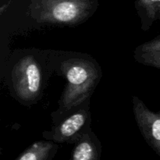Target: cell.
<instances>
[{"label": "cell", "mask_w": 160, "mask_h": 160, "mask_svg": "<svg viewBox=\"0 0 160 160\" xmlns=\"http://www.w3.org/2000/svg\"><path fill=\"white\" fill-rule=\"evenodd\" d=\"M67 79L59 101V112L63 113L89 99L99 82L102 73L98 65L84 59H70L61 66Z\"/></svg>", "instance_id": "1"}, {"label": "cell", "mask_w": 160, "mask_h": 160, "mask_svg": "<svg viewBox=\"0 0 160 160\" xmlns=\"http://www.w3.org/2000/svg\"><path fill=\"white\" fill-rule=\"evenodd\" d=\"M92 0H32L31 16L38 23L75 26L95 11Z\"/></svg>", "instance_id": "2"}, {"label": "cell", "mask_w": 160, "mask_h": 160, "mask_svg": "<svg viewBox=\"0 0 160 160\" xmlns=\"http://www.w3.org/2000/svg\"><path fill=\"white\" fill-rule=\"evenodd\" d=\"M12 80L16 95L23 101H31L38 95L42 88V71L33 56H27L14 65Z\"/></svg>", "instance_id": "3"}, {"label": "cell", "mask_w": 160, "mask_h": 160, "mask_svg": "<svg viewBox=\"0 0 160 160\" xmlns=\"http://www.w3.org/2000/svg\"><path fill=\"white\" fill-rule=\"evenodd\" d=\"M88 102L85 107L67 117L59 124L53 127L50 131L44 132V138L57 143H76L81 135L90 128Z\"/></svg>", "instance_id": "4"}, {"label": "cell", "mask_w": 160, "mask_h": 160, "mask_svg": "<svg viewBox=\"0 0 160 160\" xmlns=\"http://www.w3.org/2000/svg\"><path fill=\"white\" fill-rule=\"evenodd\" d=\"M132 103L134 117L142 136L160 157V111L149 109L138 97H133Z\"/></svg>", "instance_id": "5"}, {"label": "cell", "mask_w": 160, "mask_h": 160, "mask_svg": "<svg viewBox=\"0 0 160 160\" xmlns=\"http://www.w3.org/2000/svg\"><path fill=\"white\" fill-rule=\"evenodd\" d=\"M101 144L91 128L81 135L71 153L73 160H98L101 157Z\"/></svg>", "instance_id": "6"}, {"label": "cell", "mask_w": 160, "mask_h": 160, "mask_svg": "<svg viewBox=\"0 0 160 160\" xmlns=\"http://www.w3.org/2000/svg\"><path fill=\"white\" fill-rule=\"evenodd\" d=\"M58 146L52 141H39L22 152L17 160H47L54 156Z\"/></svg>", "instance_id": "7"}, {"label": "cell", "mask_w": 160, "mask_h": 160, "mask_svg": "<svg viewBox=\"0 0 160 160\" xmlns=\"http://www.w3.org/2000/svg\"><path fill=\"white\" fill-rule=\"evenodd\" d=\"M135 8L142 22V29L146 31L158 20L160 0H136Z\"/></svg>", "instance_id": "8"}, {"label": "cell", "mask_w": 160, "mask_h": 160, "mask_svg": "<svg viewBox=\"0 0 160 160\" xmlns=\"http://www.w3.org/2000/svg\"><path fill=\"white\" fill-rule=\"evenodd\" d=\"M134 58L138 62L160 69V51L148 52H134Z\"/></svg>", "instance_id": "9"}, {"label": "cell", "mask_w": 160, "mask_h": 160, "mask_svg": "<svg viewBox=\"0 0 160 160\" xmlns=\"http://www.w3.org/2000/svg\"><path fill=\"white\" fill-rule=\"evenodd\" d=\"M155 51H160V35L137 47L134 52H148Z\"/></svg>", "instance_id": "10"}, {"label": "cell", "mask_w": 160, "mask_h": 160, "mask_svg": "<svg viewBox=\"0 0 160 160\" xmlns=\"http://www.w3.org/2000/svg\"><path fill=\"white\" fill-rule=\"evenodd\" d=\"M158 20H160V12L158 14Z\"/></svg>", "instance_id": "11"}]
</instances>
